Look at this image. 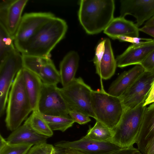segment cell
Returning <instances> with one entry per match:
<instances>
[{
    "label": "cell",
    "instance_id": "6da1fadb",
    "mask_svg": "<svg viewBox=\"0 0 154 154\" xmlns=\"http://www.w3.org/2000/svg\"><path fill=\"white\" fill-rule=\"evenodd\" d=\"M67 25L63 19L55 17L47 22L24 46L22 55L50 57V53L64 38Z\"/></svg>",
    "mask_w": 154,
    "mask_h": 154
},
{
    "label": "cell",
    "instance_id": "7a4b0ae2",
    "mask_svg": "<svg viewBox=\"0 0 154 154\" xmlns=\"http://www.w3.org/2000/svg\"><path fill=\"white\" fill-rule=\"evenodd\" d=\"M114 9L113 0H81L79 20L88 34L98 33L104 31L113 19Z\"/></svg>",
    "mask_w": 154,
    "mask_h": 154
},
{
    "label": "cell",
    "instance_id": "3957f363",
    "mask_svg": "<svg viewBox=\"0 0 154 154\" xmlns=\"http://www.w3.org/2000/svg\"><path fill=\"white\" fill-rule=\"evenodd\" d=\"M22 69L17 74L10 89L6 108L5 122L9 130L19 128L32 111L26 92Z\"/></svg>",
    "mask_w": 154,
    "mask_h": 154
},
{
    "label": "cell",
    "instance_id": "277c9868",
    "mask_svg": "<svg viewBox=\"0 0 154 154\" xmlns=\"http://www.w3.org/2000/svg\"><path fill=\"white\" fill-rule=\"evenodd\" d=\"M91 104L96 121L101 122L114 130L125 111L120 98L106 92L102 85L101 89L93 90Z\"/></svg>",
    "mask_w": 154,
    "mask_h": 154
},
{
    "label": "cell",
    "instance_id": "5b68a950",
    "mask_svg": "<svg viewBox=\"0 0 154 154\" xmlns=\"http://www.w3.org/2000/svg\"><path fill=\"white\" fill-rule=\"evenodd\" d=\"M144 102H142L133 109L125 110L113 130L110 142L121 148L133 146L136 143L146 108L143 106Z\"/></svg>",
    "mask_w": 154,
    "mask_h": 154
},
{
    "label": "cell",
    "instance_id": "8992f818",
    "mask_svg": "<svg viewBox=\"0 0 154 154\" xmlns=\"http://www.w3.org/2000/svg\"><path fill=\"white\" fill-rule=\"evenodd\" d=\"M70 110H75L96 119L91 104L93 90L81 77L75 78L67 86L59 88Z\"/></svg>",
    "mask_w": 154,
    "mask_h": 154
},
{
    "label": "cell",
    "instance_id": "52a82bcc",
    "mask_svg": "<svg viewBox=\"0 0 154 154\" xmlns=\"http://www.w3.org/2000/svg\"><path fill=\"white\" fill-rule=\"evenodd\" d=\"M23 68L22 55L17 50L0 62V116L5 114L9 92L17 73Z\"/></svg>",
    "mask_w": 154,
    "mask_h": 154
},
{
    "label": "cell",
    "instance_id": "ba28073f",
    "mask_svg": "<svg viewBox=\"0 0 154 154\" xmlns=\"http://www.w3.org/2000/svg\"><path fill=\"white\" fill-rule=\"evenodd\" d=\"M55 17L49 12L25 13L14 36L16 49L19 52L26 43L48 21Z\"/></svg>",
    "mask_w": 154,
    "mask_h": 154
},
{
    "label": "cell",
    "instance_id": "9c48e42d",
    "mask_svg": "<svg viewBox=\"0 0 154 154\" xmlns=\"http://www.w3.org/2000/svg\"><path fill=\"white\" fill-rule=\"evenodd\" d=\"M36 110L45 115L68 116L70 109L57 85L43 83Z\"/></svg>",
    "mask_w": 154,
    "mask_h": 154
},
{
    "label": "cell",
    "instance_id": "30bf717a",
    "mask_svg": "<svg viewBox=\"0 0 154 154\" xmlns=\"http://www.w3.org/2000/svg\"><path fill=\"white\" fill-rule=\"evenodd\" d=\"M154 81V73L144 71L119 97L125 110L133 109L145 101Z\"/></svg>",
    "mask_w": 154,
    "mask_h": 154
},
{
    "label": "cell",
    "instance_id": "8fae6325",
    "mask_svg": "<svg viewBox=\"0 0 154 154\" xmlns=\"http://www.w3.org/2000/svg\"><path fill=\"white\" fill-rule=\"evenodd\" d=\"M96 73L103 80L110 79L117 66L109 39L105 38L97 45L94 59Z\"/></svg>",
    "mask_w": 154,
    "mask_h": 154
},
{
    "label": "cell",
    "instance_id": "7c38bea8",
    "mask_svg": "<svg viewBox=\"0 0 154 154\" xmlns=\"http://www.w3.org/2000/svg\"><path fill=\"white\" fill-rule=\"evenodd\" d=\"M28 0H1L0 24L13 37L22 17V14Z\"/></svg>",
    "mask_w": 154,
    "mask_h": 154
},
{
    "label": "cell",
    "instance_id": "4fadbf2b",
    "mask_svg": "<svg viewBox=\"0 0 154 154\" xmlns=\"http://www.w3.org/2000/svg\"><path fill=\"white\" fill-rule=\"evenodd\" d=\"M54 146L63 149H75L86 154H109L121 148L110 141H96L85 136L74 141H61Z\"/></svg>",
    "mask_w": 154,
    "mask_h": 154
},
{
    "label": "cell",
    "instance_id": "5bb4252c",
    "mask_svg": "<svg viewBox=\"0 0 154 154\" xmlns=\"http://www.w3.org/2000/svg\"><path fill=\"white\" fill-rule=\"evenodd\" d=\"M120 13V17L128 15L134 17L138 28L154 16V0H121Z\"/></svg>",
    "mask_w": 154,
    "mask_h": 154
},
{
    "label": "cell",
    "instance_id": "9a60e30c",
    "mask_svg": "<svg viewBox=\"0 0 154 154\" xmlns=\"http://www.w3.org/2000/svg\"><path fill=\"white\" fill-rule=\"evenodd\" d=\"M154 50V39L133 44L116 59L117 66L140 65Z\"/></svg>",
    "mask_w": 154,
    "mask_h": 154
},
{
    "label": "cell",
    "instance_id": "2e32d148",
    "mask_svg": "<svg viewBox=\"0 0 154 154\" xmlns=\"http://www.w3.org/2000/svg\"><path fill=\"white\" fill-rule=\"evenodd\" d=\"M103 31L112 39L122 42L125 37L139 36V28L135 24L120 17L114 18Z\"/></svg>",
    "mask_w": 154,
    "mask_h": 154
},
{
    "label": "cell",
    "instance_id": "e0dca14e",
    "mask_svg": "<svg viewBox=\"0 0 154 154\" xmlns=\"http://www.w3.org/2000/svg\"><path fill=\"white\" fill-rule=\"evenodd\" d=\"M154 139V103L146 107L136 143L143 154Z\"/></svg>",
    "mask_w": 154,
    "mask_h": 154
},
{
    "label": "cell",
    "instance_id": "ac0fdd59",
    "mask_svg": "<svg viewBox=\"0 0 154 154\" xmlns=\"http://www.w3.org/2000/svg\"><path fill=\"white\" fill-rule=\"evenodd\" d=\"M140 65L123 72L110 85L108 93L112 96L120 97L144 72Z\"/></svg>",
    "mask_w": 154,
    "mask_h": 154
},
{
    "label": "cell",
    "instance_id": "d6986e66",
    "mask_svg": "<svg viewBox=\"0 0 154 154\" xmlns=\"http://www.w3.org/2000/svg\"><path fill=\"white\" fill-rule=\"evenodd\" d=\"M48 138L36 132L25 121L23 125L12 131L6 140L11 144H29L34 145L46 142Z\"/></svg>",
    "mask_w": 154,
    "mask_h": 154
},
{
    "label": "cell",
    "instance_id": "ffe728a7",
    "mask_svg": "<svg viewBox=\"0 0 154 154\" xmlns=\"http://www.w3.org/2000/svg\"><path fill=\"white\" fill-rule=\"evenodd\" d=\"M22 70L26 90L32 111L35 110L43 83L38 75L24 67Z\"/></svg>",
    "mask_w": 154,
    "mask_h": 154
},
{
    "label": "cell",
    "instance_id": "44dd1931",
    "mask_svg": "<svg viewBox=\"0 0 154 154\" xmlns=\"http://www.w3.org/2000/svg\"><path fill=\"white\" fill-rule=\"evenodd\" d=\"M79 60L78 53L71 51L67 53L61 61L59 66L60 83L63 87H65L75 78Z\"/></svg>",
    "mask_w": 154,
    "mask_h": 154
},
{
    "label": "cell",
    "instance_id": "7402d4cb",
    "mask_svg": "<svg viewBox=\"0 0 154 154\" xmlns=\"http://www.w3.org/2000/svg\"><path fill=\"white\" fill-rule=\"evenodd\" d=\"M114 131L98 121L94 125L89 127L85 136L87 138L99 141H110L113 137Z\"/></svg>",
    "mask_w": 154,
    "mask_h": 154
},
{
    "label": "cell",
    "instance_id": "603a6c76",
    "mask_svg": "<svg viewBox=\"0 0 154 154\" xmlns=\"http://www.w3.org/2000/svg\"><path fill=\"white\" fill-rule=\"evenodd\" d=\"M25 121L40 134L48 137H52L53 134V131L36 110L32 111L31 114Z\"/></svg>",
    "mask_w": 154,
    "mask_h": 154
},
{
    "label": "cell",
    "instance_id": "cb8c5ba5",
    "mask_svg": "<svg viewBox=\"0 0 154 154\" xmlns=\"http://www.w3.org/2000/svg\"><path fill=\"white\" fill-rule=\"evenodd\" d=\"M38 112L53 131H59L64 132L72 127L75 123L69 116H49L43 114Z\"/></svg>",
    "mask_w": 154,
    "mask_h": 154
},
{
    "label": "cell",
    "instance_id": "d4e9b609",
    "mask_svg": "<svg viewBox=\"0 0 154 154\" xmlns=\"http://www.w3.org/2000/svg\"><path fill=\"white\" fill-rule=\"evenodd\" d=\"M39 76L45 84L57 85L60 83L59 72L51 59L42 66Z\"/></svg>",
    "mask_w": 154,
    "mask_h": 154
},
{
    "label": "cell",
    "instance_id": "484cf974",
    "mask_svg": "<svg viewBox=\"0 0 154 154\" xmlns=\"http://www.w3.org/2000/svg\"><path fill=\"white\" fill-rule=\"evenodd\" d=\"M16 50L13 37L5 27L0 24V62Z\"/></svg>",
    "mask_w": 154,
    "mask_h": 154
},
{
    "label": "cell",
    "instance_id": "4316f807",
    "mask_svg": "<svg viewBox=\"0 0 154 154\" xmlns=\"http://www.w3.org/2000/svg\"><path fill=\"white\" fill-rule=\"evenodd\" d=\"M33 145L29 144H11L0 134V154H26Z\"/></svg>",
    "mask_w": 154,
    "mask_h": 154
},
{
    "label": "cell",
    "instance_id": "83f0119b",
    "mask_svg": "<svg viewBox=\"0 0 154 154\" xmlns=\"http://www.w3.org/2000/svg\"><path fill=\"white\" fill-rule=\"evenodd\" d=\"M22 55L23 67L38 76L42 66L51 59L50 57H42L25 55Z\"/></svg>",
    "mask_w": 154,
    "mask_h": 154
},
{
    "label": "cell",
    "instance_id": "f1b7e54d",
    "mask_svg": "<svg viewBox=\"0 0 154 154\" xmlns=\"http://www.w3.org/2000/svg\"><path fill=\"white\" fill-rule=\"evenodd\" d=\"M54 147L46 142L35 145L30 149L26 154H51Z\"/></svg>",
    "mask_w": 154,
    "mask_h": 154
},
{
    "label": "cell",
    "instance_id": "f546056e",
    "mask_svg": "<svg viewBox=\"0 0 154 154\" xmlns=\"http://www.w3.org/2000/svg\"><path fill=\"white\" fill-rule=\"evenodd\" d=\"M69 115L75 122H76L80 125L86 124L91 121L90 117L83 113L75 110H70Z\"/></svg>",
    "mask_w": 154,
    "mask_h": 154
},
{
    "label": "cell",
    "instance_id": "4dcf8cb0",
    "mask_svg": "<svg viewBox=\"0 0 154 154\" xmlns=\"http://www.w3.org/2000/svg\"><path fill=\"white\" fill-rule=\"evenodd\" d=\"M144 71L154 73V50L140 64Z\"/></svg>",
    "mask_w": 154,
    "mask_h": 154
},
{
    "label": "cell",
    "instance_id": "1f68e13d",
    "mask_svg": "<svg viewBox=\"0 0 154 154\" xmlns=\"http://www.w3.org/2000/svg\"><path fill=\"white\" fill-rule=\"evenodd\" d=\"M109 154H143L138 149L133 146L119 149Z\"/></svg>",
    "mask_w": 154,
    "mask_h": 154
},
{
    "label": "cell",
    "instance_id": "d6a6232c",
    "mask_svg": "<svg viewBox=\"0 0 154 154\" xmlns=\"http://www.w3.org/2000/svg\"><path fill=\"white\" fill-rule=\"evenodd\" d=\"M153 103H154V81L143 104V106H146V105Z\"/></svg>",
    "mask_w": 154,
    "mask_h": 154
},
{
    "label": "cell",
    "instance_id": "836d02e7",
    "mask_svg": "<svg viewBox=\"0 0 154 154\" xmlns=\"http://www.w3.org/2000/svg\"><path fill=\"white\" fill-rule=\"evenodd\" d=\"M139 31L146 33L154 38V26H144L139 28Z\"/></svg>",
    "mask_w": 154,
    "mask_h": 154
},
{
    "label": "cell",
    "instance_id": "e575fe53",
    "mask_svg": "<svg viewBox=\"0 0 154 154\" xmlns=\"http://www.w3.org/2000/svg\"><path fill=\"white\" fill-rule=\"evenodd\" d=\"M63 149V154H86L80 151L70 148Z\"/></svg>",
    "mask_w": 154,
    "mask_h": 154
},
{
    "label": "cell",
    "instance_id": "d590c367",
    "mask_svg": "<svg viewBox=\"0 0 154 154\" xmlns=\"http://www.w3.org/2000/svg\"><path fill=\"white\" fill-rule=\"evenodd\" d=\"M145 154H154V139L147 148Z\"/></svg>",
    "mask_w": 154,
    "mask_h": 154
},
{
    "label": "cell",
    "instance_id": "8d00e7d4",
    "mask_svg": "<svg viewBox=\"0 0 154 154\" xmlns=\"http://www.w3.org/2000/svg\"><path fill=\"white\" fill-rule=\"evenodd\" d=\"M145 26H154V16L150 18L145 23Z\"/></svg>",
    "mask_w": 154,
    "mask_h": 154
},
{
    "label": "cell",
    "instance_id": "74e56055",
    "mask_svg": "<svg viewBox=\"0 0 154 154\" xmlns=\"http://www.w3.org/2000/svg\"><path fill=\"white\" fill-rule=\"evenodd\" d=\"M54 148L55 154H63V149L56 146H54Z\"/></svg>",
    "mask_w": 154,
    "mask_h": 154
},
{
    "label": "cell",
    "instance_id": "f35d334b",
    "mask_svg": "<svg viewBox=\"0 0 154 154\" xmlns=\"http://www.w3.org/2000/svg\"><path fill=\"white\" fill-rule=\"evenodd\" d=\"M51 154H55V150L54 148V146L53 147L51 151Z\"/></svg>",
    "mask_w": 154,
    "mask_h": 154
}]
</instances>
